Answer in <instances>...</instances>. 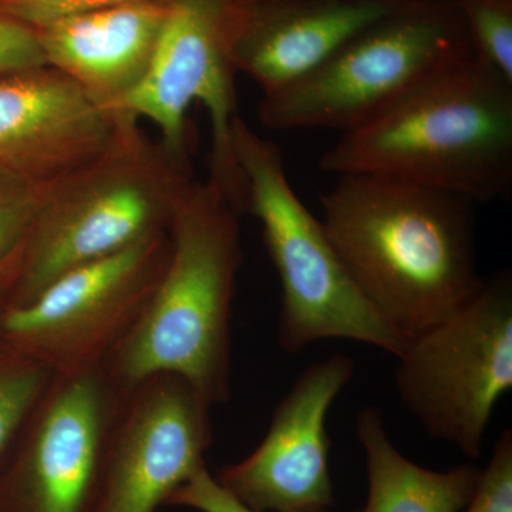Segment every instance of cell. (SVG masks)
Returning <instances> with one entry per match:
<instances>
[{
	"instance_id": "d6986e66",
	"label": "cell",
	"mask_w": 512,
	"mask_h": 512,
	"mask_svg": "<svg viewBox=\"0 0 512 512\" xmlns=\"http://www.w3.org/2000/svg\"><path fill=\"white\" fill-rule=\"evenodd\" d=\"M478 59L512 82V0H456Z\"/></svg>"
},
{
	"instance_id": "9c48e42d",
	"label": "cell",
	"mask_w": 512,
	"mask_h": 512,
	"mask_svg": "<svg viewBox=\"0 0 512 512\" xmlns=\"http://www.w3.org/2000/svg\"><path fill=\"white\" fill-rule=\"evenodd\" d=\"M170 254V235L73 269L36 299L0 313V342L53 376L103 365L140 318Z\"/></svg>"
},
{
	"instance_id": "7402d4cb",
	"label": "cell",
	"mask_w": 512,
	"mask_h": 512,
	"mask_svg": "<svg viewBox=\"0 0 512 512\" xmlns=\"http://www.w3.org/2000/svg\"><path fill=\"white\" fill-rule=\"evenodd\" d=\"M150 0H0V15L35 29L53 20L86 10ZM168 2V0H154Z\"/></svg>"
},
{
	"instance_id": "8992f818",
	"label": "cell",
	"mask_w": 512,
	"mask_h": 512,
	"mask_svg": "<svg viewBox=\"0 0 512 512\" xmlns=\"http://www.w3.org/2000/svg\"><path fill=\"white\" fill-rule=\"evenodd\" d=\"M474 53L456 0H404L284 89L262 96L274 131L362 126L434 73Z\"/></svg>"
},
{
	"instance_id": "7a4b0ae2",
	"label": "cell",
	"mask_w": 512,
	"mask_h": 512,
	"mask_svg": "<svg viewBox=\"0 0 512 512\" xmlns=\"http://www.w3.org/2000/svg\"><path fill=\"white\" fill-rule=\"evenodd\" d=\"M325 173L366 174L477 202L512 194V82L476 55L421 82L320 158Z\"/></svg>"
},
{
	"instance_id": "277c9868",
	"label": "cell",
	"mask_w": 512,
	"mask_h": 512,
	"mask_svg": "<svg viewBox=\"0 0 512 512\" xmlns=\"http://www.w3.org/2000/svg\"><path fill=\"white\" fill-rule=\"evenodd\" d=\"M194 181L161 143L138 128L101 156L53 183L28 237L0 281L5 309L36 299L73 269L167 234L184 192Z\"/></svg>"
},
{
	"instance_id": "ac0fdd59",
	"label": "cell",
	"mask_w": 512,
	"mask_h": 512,
	"mask_svg": "<svg viewBox=\"0 0 512 512\" xmlns=\"http://www.w3.org/2000/svg\"><path fill=\"white\" fill-rule=\"evenodd\" d=\"M53 183L0 168V275L28 237Z\"/></svg>"
},
{
	"instance_id": "9a60e30c",
	"label": "cell",
	"mask_w": 512,
	"mask_h": 512,
	"mask_svg": "<svg viewBox=\"0 0 512 512\" xmlns=\"http://www.w3.org/2000/svg\"><path fill=\"white\" fill-rule=\"evenodd\" d=\"M168 15L170 2L124 3L64 16L35 32L47 66L117 111L147 76Z\"/></svg>"
},
{
	"instance_id": "5b68a950",
	"label": "cell",
	"mask_w": 512,
	"mask_h": 512,
	"mask_svg": "<svg viewBox=\"0 0 512 512\" xmlns=\"http://www.w3.org/2000/svg\"><path fill=\"white\" fill-rule=\"evenodd\" d=\"M232 146L245 184L247 212L261 222L268 254L281 282L278 342L298 355L322 340L365 343L394 357L407 340L390 328L357 288L316 218L293 190L281 148L241 117Z\"/></svg>"
},
{
	"instance_id": "ffe728a7",
	"label": "cell",
	"mask_w": 512,
	"mask_h": 512,
	"mask_svg": "<svg viewBox=\"0 0 512 512\" xmlns=\"http://www.w3.org/2000/svg\"><path fill=\"white\" fill-rule=\"evenodd\" d=\"M461 512H512V431L504 430L481 470L476 493Z\"/></svg>"
},
{
	"instance_id": "ba28073f",
	"label": "cell",
	"mask_w": 512,
	"mask_h": 512,
	"mask_svg": "<svg viewBox=\"0 0 512 512\" xmlns=\"http://www.w3.org/2000/svg\"><path fill=\"white\" fill-rule=\"evenodd\" d=\"M168 2L170 15L150 70L117 111L136 120L153 121L167 153L191 168L188 110L201 103L211 124L208 180L242 214L247 211V184L232 146L238 110L227 40L234 0Z\"/></svg>"
},
{
	"instance_id": "7c38bea8",
	"label": "cell",
	"mask_w": 512,
	"mask_h": 512,
	"mask_svg": "<svg viewBox=\"0 0 512 512\" xmlns=\"http://www.w3.org/2000/svg\"><path fill=\"white\" fill-rule=\"evenodd\" d=\"M355 375L352 357L336 353L296 377L276 406L259 446L218 471V483L259 512H328L335 505L326 420Z\"/></svg>"
},
{
	"instance_id": "603a6c76",
	"label": "cell",
	"mask_w": 512,
	"mask_h": 512,
	"mask_svg": "<svg viewBox=\"0 0 512 512\" xmlns=\"http://www.w3.org/2000/svg\"><path fill=\"white\" fill-rule=\"evenodd\" d=\"M46 66L35 29L0 15V76Z\"/></svg>"
},
{
	"instance_id": "e0dca14e",
	"label": "cell",
	"mask_w": 512,
	"mask_h": 512,
	"mask_svg": "<svg viewBox=\"0 0 512 512\" xmlns=\"http://www.w3.org/2000/svg\"><path fill=\"white\" fill-rule=\"evenodd\" d=\"M52 377L46 367L0 345V461L18 440Z\"/></svg>"
},
{
	"instance_id": "3957f363",
	"label": "cell",
	"mask_w": 512,
	"mask_h": 512,
	"mask_svg": "<svg viewBox=\"0 0 512 512\" xmlns=\"http://www.w3.org/2000/svg\"><path fill=\"white\" fill-rule=\"evenodd\" d=\"M238 215L210 180H194L184 192L156 291L101 365L120 393L148 377L174 375L211 406L231 399L232 302L242 265Z\"/></svg>"
},
{
	"instance_id": "44dd1931",
	"label": "cell",
	"mask_w": 512,
	"mask_h": 512,
	"mask_svg": "<svg viewBox=\"0 0 512 512\" xmlns=\"http://www.w3.org/2000/svg\"><path fill=\"white\" fill-rule=\"evenodd\" d=\"M167 505L190 508L197 512H259L252 510L222 487L208 470L207 464L174 491Z\"/></svg>"
},
{
	"instance_id": "8fae6325",
	"label": "cell",
	"mask_w": 512,
	"mask_h": 512,
	"mask_svg": "<svg viewBox=\"0 0 512 512\" xmlns=\"http://www.w3.org/2000/svg\"><path fill=\"white\" fill-rule=\"evenodd\" d=\"M212 406L174 375L148 377L121 397L92 512H156L205 466Z\"/></svg>"
},
{
	"instance_id": "52a82bcc",
	"label": "cell",
	"mask_w": 512,
	"mask_h": 512,
	"mask_svg": "<svg viewBox=\"0 0 512 512\" xmlns=\"http://www.w3.org/2000/svg\"><path fill=\"white\" fill-rule=\"evenodd\" d=\"M394 375L426 434L464 456L483 453L495 407L512 389V275L484 278L446 319L407 340Z\"/></svg>"
},
{
	"instance_id": "30bf717a",
	"label": "cell",
	"mask_w": 512,
	"mask_h": 512,
	"mask_svg": "<svg viewBox=\"0 0 512 512\" xmlns=\"http://www.w3.org/2000/svg\"><path fill=\"white\" fill-rule=\"evenodd\" d=\"M123 393L103 367L53 376L0 485V512H92Z\"/></svg>"
},
{
	"instance_id": "4fadbf2b",
	"label": "cell",
	"mask_w": 512,
	"mask_h": 512,
	"mask_svg": "<svg viewBox=\"0 0 512 512\" xmlns=\"http://www.w3.org/2000/svg\"><path fill=\"white\" fill-rule=\"evenodd\" d=\"M134 123L47 64L0 76L3 170L59 180L109 150Z\"/></svg>"
},
{
	"instance_id": "6da1fadb",
	"label": "cell",
	"mask_w": 512,
	"mask_h": 512,
	"mask_svg": "<svg viewBox=\"0 0 512 512\" xmlns=\"http://www.w3.org/2000/svg\"><path fill=\"white\" fill-rule=\"evenodd\" d=\"M338 177L320 221L366 301L402 338L480 289L473 201L396 178Z\"/></svg>"
},
{
	"instance_id": "5bb4252c",
	"label": "cell",
	"mask_w": 512,
	"mask_h": 512,
	"mask_svg": "<svg viewBox=\"0 0 512 512\" xmlns=\"http://www.w3.org/2000/svg\"><path fill=\"white\" fill-rule=\"evenodd\" d=\"M404 0H234L228 56L262 96L318 69L340 47Z\"/></svg>"
},
{
	"instance_id": "2e32d148",
	"label": "cell",
	"mask_w": 512,
	"mask_h": 512,
	"mask_svg": "<svg viewBox=\"0 0 512 512\" xmlns=\"http://www.w3.org/2000/svg\"><path fill=\"white\" fill-rule=\"evenodd\" d=\"M356 437L365 451L367 498L355 512H461L476 493L481 468L434 471L413 463L390 440L379 407L357 413Z\"/></svg>"
}]
</instances>
